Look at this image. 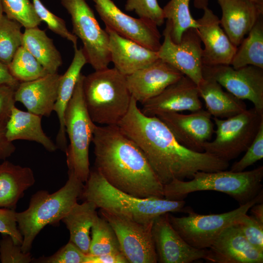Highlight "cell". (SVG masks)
Wrapping results in <instances>:
<instances>
[{"label":"cell","instance_id":"obj_41","mask_svg":"<svg viewBox=\"0 0 263 263\" xmlns=\"http://www.w3.org/2000/svg\"><path fill=\"white\" fill-rule=\"evenodd\" d=\"M88 255L84 254L74 244L69 242L54 254L36 260L41 263H85Z\"/></svg>","mask_w":263,"mask_h":263},{"label":"cell","instance_id":"obj_6","mask_svg":"<svg viewBox=\"0 0 263 263\" xmlns=\"http://www.w3.org/2000/svg\"><path fill=\"white\" fill-rule=\"evenodd\" d=\"M83 94L92 121L103 126L117 125L128 112L132 98L126 75L114 67L84 75Z\"/></svg>","mask_w":263,"mask_h":263},{"label":"cell","instance_id":"obj_29","mask_svg":"<svg viewBox=\"0 0 263 263\" xmlns=\"http://www.w3.org/2000/svg\"><path fill=\"white\" fill-rule=\"evenodd\" d=\"M21 46L36 58L48 74L57 73L62 64V57L53 40L44 30L38 27L25 29Z\"/></svg>","mask_w":263,"mask_h":263},{"label":"cell","instance_id":"obj_48","mask_svg":"<svg viewBox=\"0 0 263 263\" xmlns=\"http://www.w3.org/2000/svg\"><path fill=\"white\" fill-rule=\"evenodd\" d=\"M209 0H193L194 6L199 9H205L207 7Z\"/></svg>","mask_w":263,"mask_h":263},{"label":"cell","instance_id":"obj_10","mask_svg":"<svg viewBox=\"0 0 263 263\" xmlns=\"http://www.w3.org/2000/svg\"><path fill=\"white\" fill-rule=\"evenodd\" d=\"M70 15L73 33L80 38L87 63L95 70L108 67L111 62L108 33L100 26L85 0H60Z\"/></svg>","mask_w":263,"mask_h":263},{"label":"cell","instance_id":"obj_36","mask_svg":"<svg viewBox=\"0 0 263 263\" xmlns=\"http://www.w3.org/2000/svg\"><path fill=\"white\" fill-rule=\"evenodd\" d=\"M36 14L41 21L54 33L71 41L74 48L77 47V38L69 31L65 21L51 12L40 0H31Z\"/></svg>","mask_w":263,"mask_h":263},{"label":"cell","instance_id":"obj_23","mask_svg":"<svg viewBox=\"0 0 263 263\" xmlns=\"http://www.w3.org/2000/svg\"><path fill=\"white\" fill-rule=\"evenodd\" d=\"M61 75L48 74L37 79L20 82L15 93L16 101L29 112L49 117L54 111Z\"/></svg>","mask_w":263,"mask_h":263},{"label":"cell","instance_id":"obj_24","mask_svg":"<svg viewBox=\"0 0 263 263\" xmlns=\"http://www.w3.org/2000/svg\"><path fill=\"white\" fill-rule=\"evenodd\" d=\"M73 59L65 73L61 75L57 90V98L54 111L58 117L59 129L56 136L57 147L66 152L67 149L66 130L64 124V114L66 107L70 100L74 91L80 75L83 66L87 61L82 47L74 48Z\"/></svg>","mask_w":263,"mask_h":263},{"label":"cell","instance_id":"obj_20","mask_svg":"<svg viewBox=\"0 0 263 263\" xmlns=\"http://www.w3.org/2000/svg\"><path fill=\"white\" fill-rule=\"evenodd\" d=\"M209 248L211 263H263V252L250 244L236 222L224 229Z\"/></svg>","mask_w":263,"mask_h":263},{"label":"cell","instance_id":"obj_25","mask_svg":"<svg viewBox=\"0 0 263 263\" xmlns=\"http://www.w3.org/2000/svg\"><path fill=\"white\" fill-rule=\"evenodd\" d=\"M35 182L30 168L4 161L0 165V207L14 209L24 192Z\"/></svg>","mask_w":263,"mask_h":263},{"label":"cell","instance_id":"obj_13","mask_svg":"<svg viewBox=\"0 0 263 263\" xmlns=\"http://www.w3.org/2000/svg\"><path fill=\"white\" fill-rule=\"evenodd\" d=\"M163 42L157 51L159 58L171 65L197 85L203 78L201 40L197 28H190L183 34L181 41L171 39L170 27L166 23Z\"/></svg>","mask_w":263,"mask_h":263},{"label":"cell","instance_id":"obj_32","mask_svg":"<svg viewBox=\"0 0 263 263\" xmlns=\"http://www.w3.org/2000/svg\"><path fill=\"white\" fill-rule=\"evenodd\" d=\"M92 237L89 255L121 252L116 235L111 225L105 219L94 216L91 227Z\"/></svg>","mask_w":263,"mask_h":263},{"label":"cell","instance_id":"obj_50","mask_svg":"<svg viewBox=\"0 0 263 263\" xmlns=\"http://www.w3.org/2000/svg\"><path fill=\"white\" fill-rule=\"evenodd\" d=\"M255 2H262L263 1V0H251Z\"/></svg>","mask_w":263,"mask_h":263},{"label":"cell","instance_id":"obj_46","mask_svg":"<svg viewBox=\"0 0 263 263\" xmlns=\"http://www.w3.org/2000/svg\"><path fill=\"white\" fill-rule=\"evenodd\" d=\"M10 73L8 65L0 62V85H7L16 89L19 84Z\"/></svg>","mask_w":263,"mask_h":263},{"label":"cell","instance_id":"obj_31","mask_svg":"<svg viewBox=\"0 0 263 263\" xmlns=\"http://www.w3.org/2000/svg\"><path fill=\"white\" fill-rule=\"evenodd\" d=\"M190 0H170L163 9L166 23L170 27L171 39L180 42L183 33L190 28L197 27V22L192 17L189 8Z\"/></svg>","mask_w":263,"mask_h":263},{"label":"cell","instance_id":"obj_4","mask_svg":"<svg viewBox=\"0 0 263 263\" xmlns=\"http://www.w3.org/2000/svg\"><path fill=\"white\" fill-rule=\"evenodd\" d=\"M68 179L61 188L53 193L39 190L32 196L28 207L16 212L18 226L23 237L21 248L29 252L34 239L47 225H56L68 213L79 199L84 187L71 171Z\"/></svg>","mask_w":263,"mask_h":263},{"label":"cell","instance_id":"obj_38","mask_svg":"<svg viewBox=\"0 0 263 263\" xmlns=\"http://www.w3.org/2000/svg\"><path fill=\"white\" fill-rule=\"evenodd\" d=\"M245 151L243 157L233 164L230 168V171H244L247 167L263 158V121L261 123L253 141Z\"/></svg>","mask_w":263,"mask_h":263},{"label":"cell","instance_id":"obj_39","mask_svg":"<svg viewBox=\"0 0 263 263\" xmlns=\"http://www.w3.org/2000/svg\"><path fill=\"white\" fill-rule=\"evenodd\" d=\"M236 224L250 244L263 252V224L246 213L241 216Z\"/></svg>","mask_w":263,"mask_h":263},{"label":"cell","instance_id":"obj_3","mask_svg":"<svg viewBox=\"0 0 263 263\" xmlns=\"http://www.w3.org/2000/svg\"><path fill=\"white\" fill-rule=\"evenodd\" d=\"M80 198L93 202L100 209L143 223L164 213L183 211L186 204L184 200L133 196L111 185L95 169L90 170Z\"/></svg>","mask_w":263,"mask_h":263},{"label":"cell","instance_id":"obj_47","mask_svg":"<svg viewBox=\"0 0 263 263\" xmlns=\"http://www.w3.org/2000/svg\"><path fill=\"white\" fill-rule=\"evenodd\" d=\"M250 209L252 216L259 222L263 224V202L255 204Z\"/></svg>","mask_w":263,"mask_h":263},{"label":"cell","instance_id":"obj_5","mask_svg":"<svg viewBox=\"0 0 263 263\" xmlns=\"http://www.w3.org/2000/svg\"><path fill=\"white\" fill-rule=\"evenodd\" d=\"M263 178L262 166L241 172L200 171L189 181L175 179L164 185V196L170 200H183L193 192L216 191L230 196L240 206L251 201L263 191Z\"/></svg>","mask_w":263,"mask_h":263},{"label":"cell","instance_id":"obj_43","mask_svg":"<svg viewBox=\"0 0 263 263\" xmlns=\"http://www.w3.org/2000/svg\"><path fill=\"white\" fill-rule=\"evenodd\" d=\"M16 89L7 85H0V122L6 124L16 102Z\"/></svg>","mask_w":263,"mask_h":263},{"label":"cell","instance_id":"obj_12","mask_svg":"<svg viewBox=\"0 0 263 263\" xmlns=\"http://www.w3.org/2000/svg\"><path fill=\"white\" fill-rule=\"evenodd\" d=\"M203 76L217 81L240 99H247L263 113V69L252 65L234 68L230 65L203 66Z\"/></svg>","mask_w":263,"mask_h":263},{"label":"cell","instance_id":"obj_37","mask_svg":"<svg viewBox=\"0 0 263 263\" xmlns=\"http://www.w3.org/2000/svg\"><path fill=\"white\" fill-rule=\"evenodd\" d=\"M125 9L134 11L140 18L148 20L157 26H161L165 18L163 9L157 0H127Z\"/></svg>","mask_w":263,"mask_h":263},{"label":"cell","instance_id":"obj_26","mask_svg":"<svg viewBox=\"0 0 263 263\" xmlns=\"http://www.w3.org/2000/svg\"><path fill=\"white\" fill-rule=\"evenodd\" d=\"M6 135L10 141L25 140L41 144L46 150L53 152L57 146L44 132L41 116L15 106L6 124Z\"/></svg>","mask_w":263,"mask_h":263},{"label":"cell","instance_id":"obj_11","mask_svg":"<svg viewBox=\"0 0 263 263\" xmlns=\"http://www.w3.org/2000/svg\"><path fill=\"white\" fill-rule=\"evenodd\" d=\"M101 217L114 230L121 251L130 263H156L157 257L152 235L153 221L139 223L103 209Z\"/></svg>","mask_w":263,"mask_h":263},{"label":"cell","instance_id":"obj_16","mask_svg":"<svg viewBox=\"0 0 263 263\" xmlns=\"http://www.w3.org/2000/svg\"><path fill=\"white\" fill-rule=\"evenodd\" d=\"M156 116L168 127L178 142L195 151H204V144L210 141L214 132L212 116L203 108L187 114L169 112Z\"/></svg>","mask_w":263,"mask_h":263},{"label":"cell","instance_id":"obj_27","mask_svg":"<svg viewBox=\"0 0 263 263\" xmlns=\"http://www.w3.org/2000/svg\"><path fill=\"white\" fill-rule=\"evenodd\" d=\"M197 87L199 96L204 99L207 111L214 117L227 118L247 109L243 100L224 91L221 85L212 78L203 77Z\"/></svg>","mask_w":263,"mask_h":263},{"label":"cell","instance_id":"obj_35","mask_svg":"<svg viewBox=\"0 0 263 263\" xmlns=\"http://www.w3.org/2000/svg\"><path fill=\"white\" fill-rule=\"evenodd\" d=\"M4 13L19 22L25 29L38 27L41 21L31 0H1Z\"/></svg>","mask_w":263,"mask_h":263},{"label":"cell","instance_id":"obj_22","mask_svg":"<svg viewBox=\"0 0 263 263\" xmlns=\"http://www.w3.org/2000/svg\"><path fill=\"white\" fill-rule=\"evenodd\" d=\"M105 31L109 36L111 62L122 74L129 75L159 58L157 51L149 49L109 28L106 27Z\"/></svg>","mask_w":263,"mask_h":263},{"label":"cell","instance_id":"obj_19","mask_svg":"<svg viewBox=\"0 0 263 263\" xmlns=\"http://www.w3.org/2000/svg\"><path fill=\"white\" fill-rule=\"evenodd\" d=\"M196 20L197 31L204 45L202 62L204 66L230 65L237 47L221 28L220 19L208 7Z\"/></svg>","mask_w":263,"mask_h":263},{"label":"cell","instance_id":"obj_7","mask_svg":"<svg viewBox=\"0 0 263 263\" xmlns=\"http://www.w3.org/2000/svg\"><path fill=\"white\" fill-rule=\"evenodd\" d=\"M84 76L81 74L78 78L65 110L64 124L70 142L65 152L68 170L85 183L90 172L89 147L96 125L92 121L85 104Z\"/></svg>","mask_w":263,"mask_h":263},{"label":"cell","instance_id":"obj_9","mask_svg":"<svg viewBox=\"0 0 263 263\" xmlns=\"http://www.w3.org/2000/svg\"><path fill=\"white\" fill-rule=\"evenodd\" d=\"M213 120L216 137L204 144L203 151L229 162L251 144L263 121V113L254 107L225 119Z\"/></svg>","mask_w":263,"mask_h":263},{"label":"cell","instance_id":"obj_14","mask_svg":"<svg viewBox=\"0 0 263 263\" xmlns=\"http://www.w3.org/2000/svg\"><path fill=\"white\" fill-rule=\"evenodd\" d=\"M92 0L106 27L149 49L158 51L161 36L156 25L148 20L128 15L112 0Z\"/></svg>","mask_w":263,"mask_h":263},{"label":"cell","instance_id":"obj_15","mask_svg":"<svg viewBox=\"0 0 263 263\" xmlns=\"http://www.w3.org/2000/svg\"><path fill=\"white\" fill-rule=\"evenodd\" d=\"M169 213L161 214L153 222L152 235L160 263H190L204 259L211 262L208 249H198L186 242L171 225Z\"/></svg>","mask_w":263,"mask_h":263},{"label":"cell","instance_id":"obj_34","mask_svg":"<svg viewBox=\"0 0 263 263\" xmlns=\"http://www.w3.org/2000/svg\"><path fill=\"white\" fill-rule=\"evenodd\" d=\"M22 27L19 22L5 15L0 19V62L8 65L21 46Z\"/></svg>","mask_w":263,"mask_h":263},{"label":"cell","instance_id":"obj_28","mask_svg":"<svg viewBox=\"0 0 263 263\" xmlns=\"http://www.w3.org/2000/svg\"><path fill=\"white\" fill-rule=\"evenodd\" d=\"M97 207L92 202L85 201L76 203L62 219L70 232V241L84 254H89L91 243L90 230Z\"/></svg>","mask_w":263,"mask_h":263},{"label":"cell","instance_id":"obj_2","mask_svg":"<svg viewBox=\"0 0 263 263\" xmlns=\"http://www.w3.org/2000/svg\"><path fill=\"white\" fill-rule=\"evenodd\" d=\"M95 166L115 188L140 198H164V185L137 145L117 125H96Z\"/></svg>","mask_w":263,"mask_h":263},{"label":"cell","instance_id":"obj_1","mask_svg":"<svg viewBox=\"0 0 263 263\" xmlns=\"http://www.w3.org/2000/svg\"><path fill=\"white\" fill-rule=\"evenodd\" d=\"M117 125L139 148L163 185L175 179H191L197 171H217L229 167L227 161L181 144L157 116L143 114L132 97L128 112Z\"/></svg>","mask_w":263,"mask_h":263},{"label":"cell","instance_id":"obj_40","mask_svg":"<svg viewBox=\"0 0 263 263\" xmlns=\"http://www.w3.org/2000/svg\"><path fill=\"white\" fill-rule=\"evenodd\" d=\"M0 241V260L2 263H29L33 260L29 252H23L21 245L15 243L8 235Z\"/></svg>","mask_w":263,"mask_h":263},{"label":"cell","instance_id":"obj_8","mask_svg":"<svg viewBox=\"0 0 263 263\" xmlns=\"http://www.w3.org/2000/svg\"><path fill=\"white\" fill-rule=\"evenodd\" d=\"M263 191L253 200L231 211L220 214H201L185 207L188 216L176 217L169 213V221L183 239L198 249L209 248L222 231L235 223L255 204L263 202Z\"/></svg>","mask_w":263,"mask_h":263},{"label":"cell","instance_id":"obj_17","mask_svg":"<svg viewBox=\"0 0 263 263\" xmlns=\"http://www.w3.org/2000/svg\"><path fill=\"white\" fill-rule=\"evenodd\" d=\"M183 75L179 70L159 58L126 77L132 97L137 103L143 104Z\"/></svg>","mask_w":263,"mask_h":263},{"label":"cell","instance_id":"obj_45","mask_svg":"<svg viewBox=\"0 0 263 263\" xmlns=\"http://www.w3.org/2000/svg\"><path fill=\"white\" fill-rule=\"evenodd\" d=\"M13 142L8 140L6 135V124L0 122V160H5L15 151Z\"/></svg>","mask_w":263,"mask_h":263},{"label":"cell","instance_id":"obj_30","mask_svg":"<svg viewBox=\"0 0 263 263\" xmlns=\"http://www.w3.org/2000/svg\"><path fill=\"white\" fill-rule=\"evenodd\" d=\"M237 47L230 65L237 69L252 65L263 69V15Z\"/></svg>","mask_w":263,"mask_h":263},{"label":"cell","instance_id":"obj_49","mask_svg":"<svg viewBox=\"0 0 263 263\" xmlns=\"http://www.w3.org/2000/svg\"><path fill=\"white\" fill-rule=\"evenodd\" d=\"M3 13H4V11H3L2 4L1 0H0V19L2 18V17L4 15Z\"/></svg>","mask_w":263,"mask_h":263},{"label":"cell","instance_id":"obj_33","mask_svg":"<svg viewBox=\"0 0 263 263\" xmlns=\"http://www.w3.org/2000/svg\"><path fill=\"white\" fill-rule=\"evenodd\" d=\"M8 67L11 75L19 82L32 81L48 74L22 46L18 48Z\"/></svg>","mask_w":263,"mask_h":263},{"label":"cell","instance_id":"obj_44","mask_svg":"<svg viewBox=\"0 0 263 263\" xmlns=\"http://www.w3.org/2000/svg\"><path fill=\"white\" fill-rule=\"evenodd\" d=\"M85 263H129V262L122 252H117L96 256L88 254Z\"/></svg>","mask_w":263,"mask_h":263},{"label":"cell","instance_id":"obj_18","mask_svg":"<svg viewBox=\"0 0 263 263\" xmlns=\"http://www.w3.org/2000/svg\"><path fill=\"white\" fill-rule=\"evenodd\" d=\"M142 105L141 111L148 116H156L164 113L192 112L202 109L197 84L185 75Z\"/></svg>","mask_w":263,"mask_h":263},{"label":"cell","instance_id":"obj_21","mask_svg":"<svg viewBox=\"0 0 263 263\" xmlns=\"http://www.w3.org/2000/svg\"><path fill=\"white\" fill-rule=\"evenodd\" d=\"M222 10L220 25L237 47L259 18L263 15V1L216 0Z\"/></svg>","mask_w":263,"mask_h":263},{"label":"cell","instance_id":"obj_42","mask_svg":"<svg viewBox=\"0 0 263 263\" xmlns=\"http://www.w3.org/2000/svg\"><path fill=\"white\" fill-rule=\"evenodd\" d=\"M14 209L0 207V233L10 236L15 244L21 245L23 237L19 229Z\"/></svg>","mask_w":263,"mask_h":263}]
</instances>
